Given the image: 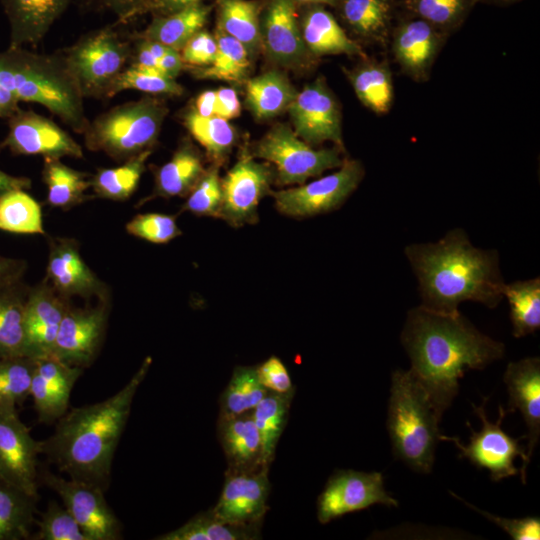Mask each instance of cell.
<instances>
[{"mask_svg": "<svg viewBox=\"0 0 540 540\" xmlns=\"http://www.w3.org/2000/svg\"><path fill=\"white\" fill-rule=\"evenodd\" d=\"M215 100L216 92L214 90L202 92L195 101L194 111L203 117L214 116Z\"/></svg>", "mask_w": 540, "mask_h": 540, "instance_id": "59", "label": "cell"}, {"mask_svg": "<svg viewBox=\"0 0 540 540\" xmlns=\"http://www.w3.org/2000/svg\"><path fill=\"white\" fill-rule=\"evenodd\" d=\"M69 307V299L44 279L29 287L23 316L25 356L32 359L52 356L60 323Z\"/></svg>", "mask_w": 540, "mask_h": 540, "instance_id": "20", "label": "cell"}, {"mask_svg": "<svg viewBox=\"0 0 540 540\" xmlns=\"http://www.w3.org/2000/svg\"><path fill=\"white\" fill-rule=\"evenodd\" d=\"M134 89L154 95L179 96L183 94V87L159 70L145 69L131 66L123 70L107 91L106 97L126 90Z\"/></svg>", "mask_w": 540, "mask_h": 540, "instance_id": "46", "label": "cell"}, {"mask_svg": "<svg viewBox=\"0 0 540 540\" xmlns=\"http://www.w3.org/2000/svg\"><path fill=\"white\" fill-rule=\"evenodd\" d=\"M478 0H402L406 13L449 35L459 28Z\"/></svg>", "mask_w": 540, "mask_h": 540, "instance_id": "43", "label": "cell"}, {"mask_svg": "<svg viewBox=\"0 0 540 540\" xmlns=\"http://www.w3.org/2000/svg\"><path fill=\"white\" fill-rule=\"evenodd\" d=\"M297 8L293 0H267L260 14L261 47L285 67H303L315 58L303 41Z\"/></svg>", "mask_w": 540, "mask_h": 540, "instance_id": "17", "label": "cell"}, {"mask_svg": "<svg viewBox=\"0 0 540 540\" xmlns=\"http://www.w3.org/2000/svg\"><path fill=\"white\" fill-rule=\"evenodd\" d=\"M184 67L179 50L169 47L158 61V70L164 75L175 79Z\"/></svg>", "mask_w": 540, "mask_h": 540, "instance_id": "57", "label": "cell"}, {"mask_svg": "<svg viewBox=\"0 0 540 540\" xmlns=\"http://www.w3.org/2000/svg\"><path fill=\"white\" fill-rule=\"evenodd\" d=\"M287 111L294 132L303 141L311 146L331 141L343 149L341 109L324 77L297 92Z\"/></svg>", "mask_w": 540, "mask_h": 540, "instance_id": "13", "label": "cell"}, {"mask_svg": "<svg viewBox=\"0 0 540 540\" xmlns=\"http://www.w3.org/2000/svg\"><path fill=\"white\" fill-rule=\"evenodd\" d=\"M222 204L221 178L217 165L207 169L199 182L189 193L182 211L198 216L218 217Z\"/></svg>", "mask_w": 540, "mask_h": 540, "instance_id": "48", "label": "cell"}, {"mask_svg": "<svg viewBox=\"0 0 540 540\" xmlns=\"http://www.w3.org/2000/svg\"><path fill=\"white\" fill-rule=\"evenodd\" d=\"M216 92L214 116L230 120L240 115L241 104L236 91L232 88L221 87Z\"/></svg>", "mask_w": 540, "mask_h": 540, "instance_id": "53", "label": "cell"}, {"mask_svg": "<svg viewBox=\"0 0 540 540\" xmlns=\"http://www.w3.org/2000/svg\"><path fill=\"white\" fill-rule=\"evenodd\" d=\"M101 6L114 12L119 22L124 23L137 16L147 0H96Z\"/></svg>", "mask_w": 540, "mask_h": 540, "instance_id": "55", "label": "cell"}, {"mask_svg": "<svg viewBox=\"0 0 540 540\" xmlns=\"http://www.w3.org/2000/svg\"><path fill=\"white\" fill-rule=\"evenodd\" d=\"M217 51L210 65L194 72L199 78L231 82L245 81L250 70L251 57L246 48L219 27L214 35Z\"/></svg>", "mask_w": 540, "mask_h": 540, "instance_id": "40", "label": "cell"}, {"mask_svg": "<svg viewBox=\"0 0 540 540\" xmlns=\"http://www.w3.org/2000/svg\"><path fill=\"white\" fill-rule=\"evenodd\" d=\"M303 41L310 54L366 57L362 46L348 35L337 18L323 5L303 7L299 18Z\"/></svg>", "mask_w": 540, "mask_h": 540, "instance_id": "26", "label": "cell"}, {"mask_svg": "<svg viewBox=\"0 0 540 540\" xmlns=\"http://www.w3.org/2000/svg\"><path fill=\"white\" fill-rule=\"evenodd\" d=\"M211 9V6L200 2L171 14L153 15L151 23L137 37L180 51L193 35L203 29Z\"/></svg>", "mask_w": 540, "mask_h": 540, "instance_id": "30", "label": "cell"}, {"mask_svg": "<svg viewBox=\"0 0 540 540\" xmlns=\"http://www.w3.org/2000/svg\"><path fill=\"white\" fill-rule=\"evenodd\" d=\"M364 173L360 161L344 159L339 169L331 174L270 194L280 213L297 218L311 217L340 207L356 190Z\"/></svg>", "mask_w": 540, "mask_h": 540, "instance_id": "10", "label": "cell"}, {"mask_svg": "<svg viewBox=\"0 0 540 540\" xmlns=\"http://www.w3.org/2000/svg\"><path fill=\"white\" fill-rule=\"evenodd\" d=\"M41 441L20 419L17 408H0V478L39 496Z\"/></svg>", "mask_w": 540, "mask_h": 540, "instance_id": "14", "label": "cell"}, {"mask_svg": "<svg viewBox=\"0 0 540 540\" xmlns=\"http://www.w3.org/2000/svg\"><path fill=\"white\" fill-rule=\"evenodd\" d=\"M8 119V133L0 150L14 155L82 158V147L52 120L31 110L19 109Z\"/></svg>", "mask_w": 540, "mask_h": 540, "instance_id": "15", "label": "cell"}, {"mask_svg": "<svg viewBox=\"0 0 540 540\" xmlns=\"http://www.w3.org/2000/svg\"><path fill=\"white\" fill-rule=\"evenodd\" d=\"M262 525H233L219 521L210 510L199 512L182 526L156 536V540H255Z\"/></svg>", "mask_w": 540, "mask_h": 540, "instance_id": "36", "label": "cell"}, {"mask_svg": "<svg viewBox=\"0 0 540 540\" xmlns=\"http://www.w3.org/2000/svg\"><path fill=\"white\" fill-rule=\"evenodd\" d=\"M38 498L0 478V540L30 539Z\"/></svg>", "mask_w": 540, "mask_h": 540, "instance_id": "32", "label": "cell"}, {"mask_svg": "<svg viewBox=\"0 0 540 540\" xmlns=\"http://www.w3.org/2000/svg\"><path fill=\"white\" fill-rule=\"evenodd\" d=\"M73 0H0L10 25L9 48L37 45Z\"/></svg>", "mask_w": 540, "mask_h": 540, "instance_id": "27", "label": "cell"}, {"mask_svg": "<svg viewBox=\"0 0 540 540\" xmlns=\"http://www.w3.org/2000/svg\"><path fill=\"white\" fill-rule=\"evenodd\" d=\"M151 152L146 150L115 168L98 169L91 178L95 195L114 201L127 200L137 189Z\"/></svg>", "mask_w": 540, "mask_h": 540, "instance_id": "39", "label": "cell"}, {"mask_svg": "<svg viewBox=\"0 0 540 540\" xmlns=\"http://www.w3.org/2000/svg\"><path fill=\"white\" fill-rule=\"evenodd\" d=\"M297 6L323 5L335 7L338 0H293Z\"/></svg>", "mask_w": 540, "mask_h": 540, "instance_id": "60", "label": "cell"}, {"mask_svg": "<svg viewBox=\"0 0 540 540\" xmlns=\"http://www.w3.org/2000/svg\"><path fill=\"white\" fill-rule=\"evenodd\" d=\"M294 395L295 390L286 394L268 392L251 410L252 418L262 440L264 458L269 466L275 457L277 444L286 427Z\"/></svg>", "mask_w": 540, "mask_h": 540, "instance_id": "38", "label": "cell"}, {"mask_svg": "<svg viewBox=\"0 0 540 540\" xmlns=\"http://www.w3.org/2000/svg\"><path fill=\"white\" fill-rule=\"evenodd\" d=\"M400 340L410 370L442 415L466 371L483 369L505 354L502 342L480 332L460 312L439 313L421 305L408 311Z\"/></svg>", "mask_w": 540, "mask_h": 540, "instance_id": "1", "label": "cell"}, {"mask_svg": "<svg viewBox=\"0 0 540 540\" xmlns=\"http://www.w3.org/2000/svg\"><path fill=\"white\" fill-rule=\"evenodd\" d=\"M503 380L507 386L508 413L519 410L527 427L526 456L530 461L540 437V359L527 357L510 362Z\"/></svg>", "mask_w": 540, "mask_h": 540, "instance_id": "23", "label": "cell"}, {"mask_svg": "<svg viewBox=\"0 0 540 540\" xmlns=\"http://www.w3.org/2000/svg\"><path fill=\"white\" fill-rule=\"evenodd\" d=\"M503 297H506L510 306V320L514 337H524L540 328L539 277L505 283Z\"/></svg>", "mask_w": 540, "mask_h": 540, "instance_id": "37", "label": "cell"}, {"mask_svg": "<svg viewBox=\"0 0 540 540\" xmlns=\"http://www.w3.org/2000/svg\"><path fill=\"white\" fill-rule=\"evenodd\" d=\"M205 171L199 152L189 143L181 144L171 159L155 172L152 194L139 201L136 207L157 197L188 196Z\"/></svg>", "mask_w": 540, "mask_h": 540, "instance_id": "28", "label": "cell"}, {"mask_svg": "<svg viewBox=\"0 0 540 540\" xmlns=\"http://www.w3.org/2000/svg\"><path fill=\"white\" fill-rule=\"evenodd\" d=\"M441 417L410 369L392 373L386 426L395 458L415 472L430 473Z\"/></svg>", "mask_w": 540, "mask_h": 540, "instance_id": "4", "label": "cell"}, {"mask_svg": "<svg viewBox=\"0 0 540 540\" xmlns=\"http://www.w3.org/2000/svg\"><path fill=\"white\" fill-rule=\"evenodd\" d=\"M269 467L257 471L225 473V480L212 515L221 522L233 525H262L269 509L271 490Z\"/></svg>", "mask_w": 540, "mask_h": 540, "instance_id": "18", "label": "cell"}, {"mask_svg": "<svg viewBox=\"0 0 540 540\" xmlns=\"http://www.w3.org/2000/svg\"><path fill=\"white\" fill-rule=\"evenodd\" d=\"M334 8L355 41L387 48L396 18V0H338Z\"/></svg>", "mask_w": 540, "mask_h": 540, "instance_id": "25", "label": "cell"}, {"mask_svg": "<svg viewBox=\"0 0 540 540\" xmlns=\"http://www.w3.org/2000/svg\"><path fill=\"white\" fill-rule=\"evenodd\" d=\"M217 27L239 41L251 58L261 48V3L257 0H216Z\"/></svg>", "mask_w": 540, "mask_h": 540, "instance_id": "33", "label": "cell"}, {"mask_svg": "<svg viewBox=\"0 0 540 540\" xmlns=\"http://www.w3.org/2000/svg\"><path fill=\"white\" fill-rule=\"evenodd\" d=\"M42 175L51 207L68 210L91 198L85 194L91 187L89 175L67 166L59 158H44Z\"/></svg>", "mask_w": 540, "mask_h": 540, "instance_id": "35", "label": "cell"}, {"mask_svg": "<svg viewBox=\"0 0 540 540\" xmlns=\"http://www.w3.org/2000/svg\"><path fill=\"white\" fill-rule=\"evenodd\" d=\"M176 215L145 213L132 218L125 226L135 237L155 244H165L182 234Z\"/></svg>", "mask_w": 540, "mask_h": 540, "instance_id": "49", "label": "cell"}, {"mask_svg": "<svg viewBox=\"0 0 540 540\" xmlns=\"http://www.w3.org/2000/svg\"><path fill=\"white\" fill-rule=\"evenodd\" d=\"M152 363L146 357L129 381L103 401L68 410L41 441V455L69 478L106 490L134 397Z\"/></svg>", "mask_w": 540, "mask_h": 540, "instance_id": "2", "label": "cell"}, {"mask_svg": "<svg viewBox=\"0 0 540 540\" xmlns=\"http://www.w3.org/2000/svg\"><path fill=\"white\" fill-rule=\"evenodd\" d=\"M487 399L484 398L481 406L472 404L474 413L482 422V428L475 431L467 422L471 432L468 445H463L458 437L441 433L439 440L453 442L460 451L459 457L468 459L479 469H487L492 481L498 482L520 474L522 482L525 483L526 470L530 461L526 456V447L520 443L524 436L515 439L501 428L502 420L508 414V411L501 406L499 419L497 422H491L484 410Z\"/></svg>", "mask_w": 540, "mask_h": 540, "instance_id": "7", "label": "cell"}, {"mask_svg": "<svg viewBox=\"0 0 540 540\" xmlns=\"http://www.w3.org/2000/svg\"><path fill=\"white\" fill-rule=\"evenodd\" d=\"M131 55L125 41L112 27L82 37L63 57L83 97H106Z\"/></svg>", "mask_w": 540, "mask_h": 540, "instance_id": "8", "label": "cell"}, {"mask_svg": "<svg viewBox=\"0 0 540 540\" xmlns=\"http://www.w3.org/2000/svg\"><path fill=\"white\" fill-rule=\"evenodd\" d=\"M217 435L227 461L226 472L270 468L265 461L262 440L251 411L238 415L219 414Z\"/></svg>", "mask_w": 540, "mask_h": 540, "instance_id": "24", "label": "cell"}, {"mask_svg": "<svg viewBox=\"0 0 540 540\" xmlns=\"http://www.w3.org/2000/svg\"><path fill=\"white\" fill-rule=\"evenodd\" d=\"M0 231L15 234H45L40 204L23 189L0 196Z\"/></svg>", "mask_w": 540, "mask_h": 540, "instance_id": "41", "label": "cell"}, {"mask_svg": "<svg viewBox=\"0 0 540 540\" xmlns=\"http://www.w3.org/2000/svg\"><path fill=\"white\" fill-rule=\"evenodd\" d=\"M275 171L270 163L254 159L246 149L221 179L222 204L219 218L232 226L256 223L258 205L271 193Z\"/></svg>", "mask_w": 540, "mask_h": 540, "instance_id": "11", "label": "cell"}, {"mask_svg": "<svg viewBox=\"0 0 540 540\" xmlns=\"http://www.w3.org/2000/svg\"><path fill=\"white\" fill-rule=\"evenodd\" d=\"M350 70H345L359 101L376 114H386L394 101V85L387 59L361 58Z\"/></svg>", "mask_w": 540, "mask_h": 540, "instance_id": "29", "label": "cell"}, {"mask_svg": "<svg viewBox=\"0 0 540 540\" xmlns=\"http://www.w3.org/2000/svg\"><path fill=\"white\" fill-rule=\"evenodd\" d=\"M184 125L216 162L226 157L236 140L235 131L227 120L216 116L203 117L194 109L185 114Z\"/></svg>", "mask_w": 540, "mask_h": 540, "instance_id": "44", "label": "cell"}, {"mask_svg": "<svg viewBox=\"0 0 540 540\" xmlns=\"http://www.w3.org/2000/svg\"><path fill=\"white\" fill-rule=\"evenodd\" d=\"M342 151L338 146L315 149L289 126L278 124L262 137L251 154L274 165L275 181L279 185H293L339 168L344 161Z\"/></svg>", "mask_w": 540, "mask_h": 540, "instance_id": "6", "label": "cell"}, {"mask_svg": "<svg viewBox=\"0 0 540 540\" xmlns=\"http://www.w3.org/2000/svg\"><path fill=\"white\" fill-rule=\"evenodd\" d=\"M44 280L68 299L76 295L83 298L97 297L99 301L108 302L107 286L85 263L75 239H49Z\"/></svg>", "mask_w": 540, "mask_h": 540, "instance_id": "21", "label": "cell"}, {"mask_svg": "<svg viewBox=\"0 0 540 540\" xmlns=\"http://www.w3.org/2000/svg\"><path fill=\"white\" fill-rule=\"evenodd\" d=\"M405 255L418 280L421 306L429 310L453 314L468 300L495 308L503 299L497 251L475 247L463 229L435 243L408 245Z\"/></svg>", "mask_w": 540, "mask_h": 540, "instance_id": "3", "label": "cell"}, {"mask_svg": "<svg viewBox=\"0 0 540 540\" xmlns=\"http://www.w3.org/2000/svg\"><path fill=\"white\" fill-rule=\"evenodd\" d=\"M200 2L203 0H147L137 16L148 12L153 15H167Z\"/></svg>", "mask_w": 540, "mask_h": 540, "instance_id": "54", "label": "cell"}, {"mask_svg": "<svg viewBox=\"0 0 540 540\" xmlns=\"http://www.w3.org/2000/svg\"><path fill=\"white\" fill-rule=\"evenodd\" d=\"M167 112L164 101L149 96L116 106L89 122L85 145L124 162L152 150Z\"/></svg>", "mask_w": 540, "mask_h": 540, "instance_id": "5", "label": "cell"}, {"mask_svg": "<svg viewBox=\"0 0 540 540\" xmlns=\"http://www.w3.org/2000/svg\"><path fill=\"white\" fill-rule=\"evenodd\" d=\"M26 263L0 255V289L22 280Z\"/></svg>", "mask_w": 540, "mask_h": 540, "instance_id": "56", "label": "cell"}, {"mask_svg": "<svg viewBox=\"0 0 540 540\" xmlns=\"http://www.w3.org/2000/svg\"><path fill=\"white\" fill-rule=\"evenodd\" d=\"M35 526L37 531L32 533L31 540H88L69 511L55 500L48 502Z\"/></svg>", "mask_w": 540, "mask_h": 540, "instance_id": "47", "label": "cell"}, {"mask_svg": "<svg viewBox=\"0 0 540 540\" xmlns=\"http://www.w3.org/2000/svg\"><path fill=\"white\" fill-rule=\"evenodd\" d=\"M31 180L27 177L13 176L0 170V196L14 189H29Z\"/></svg>", "mask_w": 540, "mask_h": 540, "instance_id": "58", "label": "cell"}, {"mask_svg": "<svg viewBox=\"0 0 540 540\" xmlns=\"http://www.w3.org/2000/svg\"><path fill=\"white\" fill-rule=\"evenodd\" d=\"M447 37L425 20L406 13L394 24L389 44L403 73L423 82L429 78Z\"/></svg>", "mask_w": 540, "mask_h": 540, "instance_id": "19", "label": "cell"}, {"mask_svg": "<svg viewBox=\"0 0 540 540\" xmlns=\"http://www.w3.org/2000/svg\"><path fill=\"white\" fill-rule=\"evenodd\" d=\"M28 291L22 280L0 289V359L25 356L23 316Z\"/></svg>", "mask_w": 540, "mask_h": 540, "instance_id": "34", "label": "cell"}, {"mask_svg": "<svg viewBox=\"0 0 540 540\" xmlns=\"http://www.w3.org/2000/svg\"><path fill=\"white\" fill-rule=\"evenodd\" d=\"M257 367L260 382L269 392L286 394L295 390L290 374L276 356H271Z\"/></svg>", "mask_w": 540, "mask_h": 540, "instance_id": "52", "label": "cell"}, {"mask_svg": "<svg viewBox=\"0 0 540 540\" xmlns=\"http://www.w3.org/2000/svg\"><path fill=\"white\" fill-rule=\"evenodd\" d=\"M297 95L289 79L270 70L246 81V104L259 120L274 118L286 111Z\"/></svg>", "mask_w": 540, "mask_h": 540, "instance_id": "31", "label": "cell"}, {"mask_svg": "<svg viewBox=\"0 0 540 540\" xmlns=\"http://www.w3.org/2000/svg\"><path fill=\"white\" fill-rule=\"evenodd\" d=\"M376 504L398 507L397 500L385 490L380 472L336 470L317 498V519L326 524Z\"/></svg>", "mask_w": 540, "mask_h": 540, "instance_id": "12", "label": "cell"}, {"mask_svg": "<svg viewBox=\"0 0 540 540\" xmlns=\"http://www.w3.org/2000/svg\"><path fill=\"white\" fill-rule=\"evenodd\" d=\"M450 494L456 499L464 503L470 509L483 515L489 521L495 523L502 528L514 540H539L540 539V518L536 516H528L518 519H508L493 515L489 512L480 510L474 505L464 501L458 495L450 491Z\"/></svg>", "mask_w": 540, "mask_h": 540, "instance_id": "50", "label": "cell"}, {"mask_svg": "<svg viewBox=\"0 0 540 540\" xmlns=\"http://www.w3.org/2000/svg\"><path fill=\"white\" fill-rule=\"evenodd\" d=\"M108 302L67 309L58 329L52 356L79 368L89 367L101 348L108 322Z\"/></svg>", "mask_w": 540, "mask_h": 540, "instance_id": "16", "label": "cell"}, {"mask_svg": "<svg viewBox=\"0 0 540 540\" xmlns=\"http://www.w3.org/2000/svg\"><path fill=\"white\" fill-rule=\"evenodd\" d=\"M83 369L53 356L35 359L30 395L39 423L55 424L69 410L72 390Z\"/></svg>", "mask_w": 540, "mask_h": 540, "instance_id": "22", "label": "cell"}, {"mask_svg": "<svg viewBox=\"0 0 540 540\" xmlns=\"http://www.w3.org/2000/svg\"><path fill=\"white\" fill-rule=\"evenodd\" d=\"M478 1H483V2H491V3H494V4H511V3H514V2H517V1H520V0H478Z\"/></svg>", "mask_w": 540, "mask_h": 540, "instance_id": "61", "label": "cell"}, {"mask_svg": "<svg viewBox=\"0 0 540 540\" xmlns=\"http://www.w3.org/2000/svg\"><path fill=\"white\" fill-rule=\"evenodd\" d=\"M34 367L27 356L0 359V408H17L29 397Z\"/></svg>", "mask_w": 540, "mask_h": 540, "instance_id": "45", "label": "cell"}, {"mask_svg": "<svg viewBox=\"0 0 540 540\" xmlns=\"http://www.w3.org/2000/svg\"><path fill=\"white\" fill-rule=\"evenodd\" d=\"M180 51L184 64L208 66L217 51L216 39L210 33L201 30L193 35Z\"/></svg>", "mask_w": 540, "mask_h": 540, "instance_id": "51", "label": "cell"}, {"mask_svg": "<svg viewBox=\"0 0 540 540\" xmlns=\"http://www.w3.org/2000/svg\"><path fill=\"white\" fill-rule=\"evenodd\" d=\"M39 482L53 490L61 499L88 540L123 539V526L105 499L101 487L59 476L41 464Z\"/></svg>", "mask_w": 540, "mask_h": 540, "instance_id": "9", "label": "cell"}, {"mask_svg": "<svg viewBox=\"0 0 540 540\" xmlns=\"http://www.w3.org/2000/svg\"><path fill=\"white\" fill-rule=\"evenodd\" d=\"M268 392L259 380L256 366H237L221 393L220 414L238 415L249 412Z\"/></svg>", "mask_w": 540, "mask_h": 540, "instance_id": "42", "label": "cell"}]
</instances>
